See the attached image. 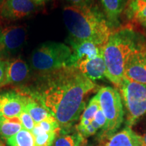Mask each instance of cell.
Segmentation results:
<instances>
[{
    "label": "cell",
    "instance_id": "cell-11",
    "mask_svg": "<svg viewBox=\"0 0 146 146\" xmlns=\"http://www.w3.org/2000/svg\"><path fill=\"white\" fill-rule=\"evenodd\" d=\"M27 96L15 91L0 94V116H18L25 110Z\"/></svg>",
    "mask_w": 146,
    "mask_h": 146
},
{
    "label": "cell",
    "instance_id": "cell-28",
    "mask_svg": "<svg viewBox=\"0 0 146 146\" xmlns=\"http://www.w3.org/2000/svg\"><path fill=\"white\" fill-rule=\"evenodd\" d=\"M91 121V120L88 119H81V122L78 125L81 126V127H87V126L90 125Z\"/></svg>",
    "mask_w": 146,
    "mask_h": 146
},
{
    "label": "cell",
    "instance_id": "cell-6",
    "mask_svg": "<svg viewBox=\"0 0 146 146\" xmlns=\"http://www.w3.org/2000/svg\"><path fill=\"white\" fill-rule=\"evenodd\" d=\"M97 96L107 121L106 129L104 132L106 135H112L120 127L124 120L121 96L116 89L111 87H102Z\"/></svg>",
    "mask_w": 146,
    "mask_h": 146
},
{
    "label": "cell",
    "instance_id": "cell-18",
    "mask_svg": "<svg viewBox=\"0 0 146 146\" xmlns=\"http://www.w3.org/2000/svg\"><path fill=\"white\" fill-rule=\"evenodd\" d=\"M23 129L18 116L4 117L0 116V136L8 139Z\"/></svg>",
    "mask_w": 146,
    "mask_h": 146
},
{
    "label": "cell",
    "instance_id": "cell-35",
    "mask_svg": "<svg viewBox=\"0 0 146 146\" xmlns=\"http://www.w3.org/2000/svg\"><path fill=\"white\" fill-rule=\"evenodd\" d=\"M141 146H146V145H144V144H141Z\"/></svg>",
    "mask_w": 146,
    "mask_h": 146
},
{
    "label": "cell",
    "instance_id": "cell-9",
    "mask_svg": "<svg viewBox=\"0 0 146 146\" xmlns=\"http://www.w3.org/2000/svg\"><path fill=\"white\" fill-rule=\"evenodd\" d=\"M71 45V54L68 66H75L78 62L94 58L103 53L104 46L91 41L69 40Z\"/></svg>",
    "mask_w": 146,
    "mask_h": 146
},
{
    "label": "cell",
    "instance_id": "cell-36",
    "mask_svg": "<svg viewBox=\"0 0 146 146\" xmlns=\"http://www.w3.org/2000/svg\"><path fill=\"white\" fill-rule=\"evenodd\" d=\"M89 146H93V145H89Z\"/></svg>",
    "mask_w": 146,
    "mask_h": 146
},
{
    "label": "cell",
    "instance_id": "cell-30",
    "mask_svg": "<svg viewBox=\"0 0 146 146\" xmlns=\"http://www.w3.org/2000/svg\"><path fill=\"white\" fill-rule=\"evenodd\" d=\"M91 125H92L93 127H94V128L95 129H96V131L98 130V129H101V128H100V126L99 125H98V123H97V122H96V120H95L94 119H93V120L91 121Z\"/></svg>",
    "mask_w": 146,
    "mask_h": 146
},
{
    "label": "cell",
    "instance_id": "cell-10",
    "mask_svg": "<svg viewBox=\"0 0 146 146\" xmlns=\"http://www.w3.org/2000/svg\"><path fill=\"white\" fill-rule=\"evenodd\" d=\"M36 7L31 0H4L1 3L0 14L5 19L16 21L30 16Z\"/></svg>",
    "mask_w": 146,
    "mask_h": 146
},
{
    "label": "cell",
    "instance_id": "cell-25",
    "mask_svg": "<svg viewBox=\"0 0 146 146\" xmlns=\"http://www.w3.org/2000/svg\"><path fill=\"white\" fill-rule=\"evenodd\" d=\"M94 119L96 120L97 123H98V125L100 126V128H101L102 129H103V131H104L107 127V121L106 118L101 108H100L99 110L96 112V114H95Z\"/></svg>",
    "mask_w": 146,
    "mask_h": 146
},
{
    "label": "cell",
    "instance_id": "cell-22",
    "mask_svg": "<svg viewBox=\"0 0 146 146\" xmlns=\"http://www.w3.org/2000/svg\"><path fill=\"white\" fill-rule=\"evenodd\" d=\"M100 109V105L98 97L97 94L90 100L88 106L85 109L82 114L81 119H88L92 120L94 119L95 114Z\"/></svg>",
    "mask_w": 146,
    "mask_h": 146
},
{
    "label": "cell",
    "instance_id": "cell-33",
    "mask_svg": "<svg viewBox=\"0 0 146 146\" xmlns=\"http://www.w3.org/2000/svg\"><path fill=\"white\" fill-rule=\"evenodd\" d=\"M142 25H143V26H145L146 27V22H145V23L142 24Z\"/></svg>",
    "mask_w": 146,
    "mask_h": 146
},
{
    "label": "cell",
    "instance_id": "cell-21",
    "mask_svg": "<svg viewBox=\"0 0 146 146\" xmlns=\"http://www.w3.org/2000/svg\"><path fill=\"white\" fill-rule=\"evenodd\" d=\"M6 142L8 146H35L32 133L25 129L8 139Z\"/></svg>",
    "mask_w": 146,
    "mask_h": 146
},
{
    "label": "cell",
    "instance_id": "cell-26",
    "mask_svg": "<svg viewBox=\"0 0 146 146\" xmlns=\"http://www.w3.org/2000/svg\"><path fill=\"white\" fill-rule=\"evenodd\" d=\"M7 62L0 59V86L4 85L6 76Z\"/></svg>",
    "mask_w": 146,
    "mask_h": 146
},
{
    "label": "cell",
    "instance_id": "cell-5",
    "mask_svg": "<svg viewBox=\"0 0 146 146\" xmlns=\"http://www.w3.org/2000/svg\"><path fill=\"white\" fill-rule=\"evenodd\" d=\"M118 89L127 111V125L131 127L146 114V85L124 78Z\"/></svg>",
    "mask_w": 146,
    "mask_h": 146
},
{
    "label": "cell",
    "instance_id": "cell-15",
    "mask_svg": "<svg viewBox=\"0 0 146 146\" xmlns=\"http://www.w3.org/2000/svg\"><path fill=\"white\" fill-rule=\"evenodd\" d=\"M105 16L113 30L119 28L120 16L125 7V0H100Z\"/></svg>",
    "mask_w": 146,
    "mask_h": 146
},
{
    "label": "cell",
    "instance_id": "cell-29",
    "mask_svg": "<svg viewBox=\"0 0 146 146\" xmlns=\"http://www.w3.org/2000/svg\"><path fill=\"white\" fill-rule=\"evenodd\" d=\"M31 1H33L36 5H40L42 4H44V3L47 2V1H49L50 0H31Z\"/></svg>",
    "mask_w": 146,
    "mask_h": 146
},
{
    "label": "cell",
    "instance_id": "cell-2",
    "mask_svg": "<svg viewBox=\"0 0 146 146\" xmlns=\"http://www.w3.org/2000/svg\"><path fill=\"white\" fill-rule=\"evenodd\" d=\"M63 18L72 41H91L104 46L113 31L105 14L88 1L65 6Z\"/></svg>",
    "mask_w": 146,
    "mask_h": 146
},
{
    "label": "cell",
    "instance_id": "cell-19",
    "mask_svg": "<svg viewBox=\"0 0 146 146\" xmlns=\"http://www.w3.org/2000/svg\"><path fill=\"white\" fill-rule=\"evenodd\" d=\"M60 136L56 137L54 146H84L85 145V138L78 132H60Z\"/></svg>",
    "mask_w": 146,
    "mask_h": 146
},
{
    "label": "cell",
    "instance_id": "cell-7",
    "mask_svg": "<svg viewBox=\"0 0 146 146\" xmlns=\"http://www.w3.org/2000/svg\"><path fill=\"white\" fill-rule=\"evenodd\" d=\"M125 78L146 85V43L144 41L128 58L125 68Z\"/></svg>",
    "mask_w": 146,
    "mask_h": 146
},
{
    "label": "cell",
    "instance_id": "cell-20",
    "mask_svg": "<svg viewBox=\"0 0 146 146\" xmlns=\"http://www.w3.org/2000/svg\"><path fill=\"white\" fill-rule=\"evenodd\" d=\"M31 133L34 136L35 146H52L60 132H46L39 124H36Z\"/></svg>",
    "mask_w": 146,
    "mask_h": 146
},
{
    "label": "cell",
    "instance_id": "cell-24",
    "mask_svg": "<svg viewBox=\"0 0 146 146\" xmlns=\"http://www.w3.org/2000/svg\"><path fill=\"white\" fill-rule=\"evenodd\" d=\"M76 131H78L84 138L88 137L96 133V130L94 129L92 125H89L87 127H81L80 125L76 126Z\"/></svg>",
    "mask_w": 146,
    "mask_h": 146
},
{
    "label": "cell",
    "instance_id": "cell-13",
    "mask_svg": "<svg viewBox=\"0 0 146 146\" xmlns=\"http://www.w3.org/2000/svg\"><path fill=\"white\" fill-rule=\"evenodd\" d=\"M29 75V67L21 58H14L7 62L6 76L4 85L19 84L26 81Z\"/></svg>",
    "mask_w": 146,
    "mask_h": 146
},
{
    "label": "cell",
    "instance_id": "cell-14",
    "mask_svg": "<svg viewBox=\"0 0 146 146\" xmlns=\"http://www.w3.org/2000/svg\"><path fill=\"white\" fill-rule=\"evenodd\" d=\"M123 12L129 23L142 25L146 22V0H127Z\"/></svg>",
    "mask_w": 146,
    "mask_h": 146
},
{
    "label": "cell",
    "instance_id": "cell-34",
    "mask_svg": "<svg viewBox=\"0 0 146 146\" xmlns=\"http://www.w3.org/2000/svg\"><path fill=\"white\" fill-rule=\"evenodd\" d=\"M3 1H4V0H0V2H1V3H2Z\"/></svg>",
    "mask_w": 146,
    "mask_h": 146
},
{
    "label": "cell",
    "instance_id": "cell-31",
    "mask_svg": "<svg viewBox=\"0 0 146 146\" xmlns=\"http://www.w3.org/2000/svg\"><path fill=\"white\" fill-rule=\"evenodd\" d=\"M140 139H141V144H144L146 145V133L143 135V136H140Z\"/></svg>",
    "mask_w": 146,
    "mask_h": 146
},
{
    "label": "cell",
    "instance_id": "cell-27",
    "mask_svg": "<svg viewBox=\"0 0 146 146\" xmlns=\"http://www.w3.org/2000/svg\"><path fill=\"white\" fill-rule=\"evenodd\" d=\"M66 1L70 3V5H83L87 2V0H66Z\"/></svg>",
    "mask_w": 146,
    "mask_h": 146
},
{
    "label": "cell",
    "instance_id": "cell-12",
    "mask_svg": "<svg viewBox=\"0 0 146 146\" xmlns=\"http://www.w3.org/2000/svg\"><path fill=\"white\" fill-rule=\"evenodd\" d=\"M74 67L94 82L102 79L106 75V67L103 53L92 59L80 62Z\"/></svg>",
    "mask_w": 146,
    "mask_h": 146
},
{
    "label": "cell",
    "instance_id": "cell-3",
    "mask_svg": "<svg viewBox=\"0 0 146 146\" xmlns=\"http://www.w3.org/2000/svg\"><path fill=\"white\" fill-rule=\"evenodd\" d=\"M143 41L130 27H121L113 31L104 46L106 78L118 88L125 78V68L128 58Z\"/></svg>",
    "mask_w": 146,
    "mask_h": 146
},
{
    "label": "cell",
    "instance_id": "cell-23",
    "mask_svg": "<svg viewBox=\"0 0 146 146\" xmlns=\"http://www.w3.org/2000/svg\"><path fill=\"white\" fill-rule=\"evenodd\" d=\"M18 117L21 120L23 129L31 132L36 124L31 116V115L25 110H24L23 112L19 114Z\"/></svg>",
    "mask_w": 146,
    "mask_h": 146
},
{
    "label": "cell",
    "instance_id": "cell-17",
    "mask_svg": "<svg viewBox=\"0 0 146 146\" xmlns=\"http://www.w3.org/2000/svg\"><path fill=\"white\" fill-rule=\"evenodd\" d=\"M25 110L31 115L35 124L41 123L52 116L45 108L31 96L27 97Z\"/></svg>",
    "mask_w": 146,
    "mask_h": 146
},
{
    "label": "cell",
    "instance_id": "cell-32",
    "mask_svg": "<svg viewBox=\"0 0 146 146\" xmlns=\"http://www.w3.org/2000/svg\"><path fill=\"white\" fill-rule=\"evenodd\" d=\"M0 146H4V145H3L2 142L1 141V140H0Z\"/></svg>",
    "mask_w": 146,
    "mask_h": 146
},
{
    "label": "cell",
    "instance_id": "cell-8",
    "mask_svg": "<svg viewBox=\"0 0 146 146\" xmlns=\"http://www.w3.org/2000/svg\"><path fill=\"white\" fill-rule=\"evenodd\" d=\"M27 35V29L23 26L0 28V52L15 54L25 45Z\"/></svg>",
    "mask_w": 146,
    "mask_h": 146
},
{
    "label": "cell",
    "instance_id": "cell-4",
    "mask_svg": "<svg viewBox=\"0 0 146 146\" xmlns=\"http://www.w3.org/2000/svg\"><path fill=\"white\" fill-rule=\"evenodd\" d=\"M72 50L63 43L47 41L33 52L31 64L34 70L43 73L49 72L68 66Z\"/></svg>",
    "mask_w": 146,
    "mask_h": 146
},
{
    "label": "cell",
    "instance_id": "cell-1",
    "mask_svg": "<svg viewBox=\"0 0 146 146\" xmlns=\"http://www.w3.org/2000/svg\"><path fill=\"white\" fill-rule=\"evenodd\" d=\"M96 84L73 66L43 73L33 98L36 99L66 132L85 109L84 98Z\"/></svg>",
    "mask_w": 146,
    "mask_h": 146
},
{
    "label": "cell",
    "instance_id": "cell-16",
    "mask_svg": "<svg viewBox=\"0 0 146 146\" xmlns=\"http://www.w3.org/2000/svg\"><path fill=\"white\" fill-rule=\"evenodd\" d=\"M104 146H141V142L140 136L127 127L111 136Z\"/></svg>",
    "mask_w": 146,
    "mask_h": 146
}]
</instances>
